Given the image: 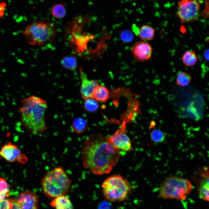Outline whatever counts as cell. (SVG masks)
Instances as JSON below:
<instances>
[{"mask_svg": "<svg viewBox=\"0 0 209 209\" xmlns=\"http://www.w3.org/2000/svg\"><path fill=\"white\" fill-rule=\"evenodd\" d=\"M120 150L100 134H91L84 142L81 158L84 168L97 175L110 172L118 161Z\"/></svg>", "mask_w": 209, "mask_h": 209, "instance_id": "6da1fadb", "label": "cell"}, {"mask_svg": "<svg viewBox=\"0 0 209 209\" xmlns=\"http://www.w3.org/2000/svg\"><path fill=\"white\" fill-rule=\"evenodd\" d=\"M19 109L21 121L30 133L37 135L43 133L47 127L45 113L47 105L42 98L32 95L23 99Z\"/></svg>", "mask_w": 209, "mask_h": 209, "instance_id": "7a4b0ae2", "label": "cell"}, {"mask_svg": "<svg viewBox=\"0 0 209 209\" xmlns=\"http://www.w3.org/2000/svg\"><path fill=\"white\" fill-rule=\"evenodd\" d=\"M71 181L66 172L61 166L48 171L42 178V191L47 197L54 199L69 192Z\"/></svg>", "mask_w": 209, "mask_h": 209, "instance_id": "3957f363", "label": "cell"}, {"mask_svg": "<svg viewBox=\"0 0 209 209\" xmlns=\"http://www.w3.org/2000/svg\"><path fill=\"white\" fill-rule=\"evenodd\" d=\"M23 33L28 44L41 46L53 41L56 32L53 24L37 21L27 25Z\"/></svg>", "mask_w": 209, "mask_h": 209, "instance_id": "277c9868", "label": "cell"}, {"mask_svg": "<svg viewBox=\"0 0 209 209\" xmlns=\"http://www.w3.org/2000/svg\"><path fill=\"white\" fill-rule=\"evenodd\" d=\"M192 188V184L188 180L179 176H171L160 184L159 196L166 199L185 200Z\"/></svg>", "mask_w": 209, "mask_h": 209, "instance_id": "5b68a950", "label": "cell"}, {"mask_svg": "<svg viewBox=\"0 0 209 209\" xmlns=\"http://www.w3.org/2000/svg\"><path fill=\"white\" fill-rule=\"evenodd\" d=\"M102 186L105 197L113 202L126 200L132 190L131 186L127 180L119 175L107 177Z\"/></svg>", "mask_w": 209, "mask_h": 209, "instance_id": "8992f818", "label": "cell"}, {"mask_svg": "<svg viewBox=\"0 0 209 209\" xmlns=\"http://www.w3.org/2000/svg\"><path fill=\"white\" fill-rule=\"evenodd\" d=\"M201 0H181L178 3L176 15L182 23L193 22L199 18Z\"/></svg>", "mask_w": 209, "mask_h": 209, "instance_id": "52a82bcc", "label": "cell"}, {"mask_svg": "<svg viewBox=\"0 0 209 209\" xmlns=\"http://www.w3.org/2000/svg\"><path fill=\"white\" fill-rule=\"evenodd\" d=\"M13 204L12 209H38V199L33 192L25 191L9 200Z\"/></svg>", "mask_w": 209, "mask_h": 209, "instance_id": "ba28073f", "label": "cell"}, {"mask_svg": "<svg viewBox=\"0 0 209 209\" xmlns=\"http://www.w3.org/2000/svg\"><path fill=\"white\" fill-rule=\"evenodd\" d=\"M194 179L198 186L199 197L209 202V168L203 166L195 173Z\"/></svg>", "mask_w": 209, "mask_h": 209, "instance_id": "9c48e42d", "label": "cell"}, {"mask_svg": "<svg viewBox=\"0 0 209 209\" xmlns=\"http://www.w3.org/2000/svg\"><path fill=\"white\" fill-rule=\"evenodd\" d=\"M126 128L125 123L108 138L111 144L115 148L125 151H129L132 149L131 144L129 137L126 134Z\"/></svg>", "mask_w": 209, "mask_h": 209, "instance_id": "30bf717a", "label": "cell"}, {"mask_svg": "<svg viewBox=\"0 0 209 209\" xmlns=\"http://www.w3.org/2000/svg\"><path fill=\"white\" fill-rule=\"evenodd\" d=\"M0 156L11 162L17 161L24 164L28 161L25 155L22 153L17 145L8 143L0 150Z\"/></svg>", "mask_w": 209, "mask_h": 209, "instance_id": "8fae6325", "label": "cell"}, {"mask_svg": "<svg viewBox=\"0 0 209 209\" xmlns=\"http://www.w3.org/2000/svg\"><path fill=\"white\" fill-rule=\"evenodd\" d=\"M131 51L136 60L144 62L148 60L151 58L153 49L148 43L141 41L135 42L132 46Z\"/></svg>", "mask_w": 209, "mask_h": 209, "instance_id": "7c38bea8", "label": "cell"}, {"mask_svg": "<svg viewBox=\"0 0 209 209\" xmlns=\"http://www.w3.org/2000/svg\"><path fill=\"white\" fill-rule=\"evenodd\" d=\"M79 71L81 81L80 91L81 96L84 100L93 98V91L96 87L99 85V82L97 80L88 79L86 74L82 68L79 69Z\"/></svg>", "mask_w": 209, "mask_h": 209, "instance_id": "4fadbf2b", "label": "cell"}, {"mask_svg": "<svg viewBox=\"0 0 209 209\" xmlns=\"http://www.w3.org/2000/svg\"><path fill=\"white\" fill-rule=\"evenodd\" d=\"M50 205L55 209H73L71 201L65 195H62L53 199Z\"/></svg>", "mask_w": 209, "mask_h": 209, "instance_id": "5bb4252c", "label": "cell"}, {"mask_svg": "<svg viewBox=\"0 0 209 209\" xmlns=\"http://www.w3.org/2000/svg\"><path fill=\"white\" fill-rule=\"evenodd\" d=\"M155 29L147 25H144L138 29L137 35L142 41H149L154 37Z\"/></svg>", "mask_w": 209, "mask_h": 209, "instance_id": "9a60e30c", "label": "cell"}, {"mask_svg": "<svg viewBox=\"0 0 209 209\" xmlns=\"http://www.w3.org/2000/svg\"><path fill=\"white\" fill-rule=\"evenodd\" d=\"M109 91L105 87L98 85L93 91V98L97 101L105 102L109 98Z\"/></svg>", "mask_w": 209, "mask_h": 209, "instance_id": "2e32d148", "label": "cell"}, {"mask_svg": "<svg viewBox=\"0 0 209 209\" xmlns=\"http://www.w3.org/2000/svg\"><path fill=\"white\" fill-rule=\"evenodd\" d=\"M197 60V56L195 52L188 50L185 51L182 57V61L185 66L191 67L194 65Z\"/></svg>", "mask_w": 209, "mask_h": 209, "instance_id": "e0dca14e", "label": "cell"}, {"mask_svg": "<svg viewBox=\"0 0 209 209\" xmlns=\"http://www.w3.org/2000/svg\"><path fill=\"white\" fill-rule=\"evenodd\" d=\"M62 66L68 70H74L77 66V60L76 57L72 55L66 56L61 60Z\"/></svg>", "mask_w": 209, "mask_h": 209, "instance_id": "ac0fdd59", "label": "cell"}, {"mask_svg": "<svg viewBox=\"0 0 209 209\" xmlns=\"http://www.w3.org/2000/svg\"><path fill=\"white\" fill-rule=\"evenodd\" d=\"M71 126L73 130L75 132L81 133L87 129L88 125L84 119L81 118H77L73 120Z\"/></svg>", "mask_w": 209, "mask_h": 209, "instance_id": "d6986e66", "label": "cell"}, {"mask_svg": "<svg viewBox=\"0 0 209 209\" xmlns=\"http://www.w3.org/2000/svg\"><path fill=\"white\" fill-rule=\"evenodd\" d=\"M191 80L190 75L185 72L180 71L177 73L176 82L179 86H185L188 85Z\"/></svg>", "mask_w": 209, "mask_h": 209, "instance_id": "ffe728a7", "label": "cell"}, {"mask_svg": "<svg viewBox=\"0 0 209 209\" xmlns=\"http://www.w3.org/2000/svg\"><path fill=\"white\" fill-rule=\"evenodd\" d=\"M51 12L53 15L57 19L63 18L66 14V11L62 4H58L53 6L51 8Z\"/></svg>", "mask_w": 209, "mask_h": 209, "instance_id": "44dd1931", "label": "cell"}, {"mask_svg": "<svg viewBox=\"0 0 209 209\" xmlns=\"http://www.w3.org/2000/svg\"><path fill=\"white\" fill-rule=\"evenodd\" d=\"M84 107L87 111L94 112L97 110L98 104L97 101L93 98H89L84 100Z\"/></svg>", "mask_w": 209, "mask_h": 209, "instance_id": "7402d4cb", "label": "cell"}, {"mask_svg": "<svg viewBox=\"0 0 209 209\" xmlns=\"http://www.w3.org/2000/svg\"><path fill=\"white\" fill-rule=\"evenodd\" d=\"M150 136L152 141L154 142L157 143L163 142L165 138V134L158 129L153 130L150 133Z\"/></svg>", "mask_w": 209, "mask_h": 209, "instance_id": "603a6c76", "label": "cell"}, {"mask_svg": "<svg viewBox=\"0 0 209 209\" xmlns=\"http://www.w3.org/2000/svg\"><path fill=\"white\" fill-rule=\"evenodd\" d=\"M6 196L4 195L0 194V209H12L13 204L8 200H6Z\"/></svg>", "mask_w": 209, "mask_h": 209, "instance_id": "cb8c5ba5", "label": "cell"}, {"mask_svg": "<svg viewBox=\"0 0 209 209\" xmlns=\"http://www.w3.org/2000/svg\"><path fill=\"white\" fill-rule=\"evenodd\" d=\"M9 186L5 179L0 177V194H3L7 197L8 195Z\"/></svg>", "mask_w": 209, "mask_h": 209, "instance_id": "d4e9b609", "label": "cell"}, {"mask_svg": "<svg viewBox=\"0 0 209 209\" xmlns=\"http://www.w3.org/2000/svg\"><path fill=\"white\" fill-rule=\"evenodd\" d=\"M120 37L121 39L124 42H126L131 41L133 38L132 33L127 30L123 31L121 34Z\"/></svg>", "mask_w": 209, "mask_h": 209, "instance_id": "484cf974", "label": "cell"}, {"mask_svg": "<svg viewBox=\"0 0 209 209\" xmlns=\"http://www.w3.org/2000/svg\"><path fill=\"white\" fill-rule=\"evenodd\" d=\"M6 6V4L4 2L0 3V17L4 15Z\"/></svg>", "mask_w": 209, "mask_h": 209, "instance_id": "4316f807", "label": "cell"}, {"mask_svg": "<svg viewBox=\"0 0 209 209\" xmlns=\"http://www.w3.org/2000/svg\"><path fill=\"white\" fill-rule=\"evenodd\" d=\"M205 58L207 60L209 61V49H207L204 53Z\"/></svg>", "mask_w": 209, "mask_h": 209, "instance_id": "83f0119b", "label": "cell"}]
</instances>
